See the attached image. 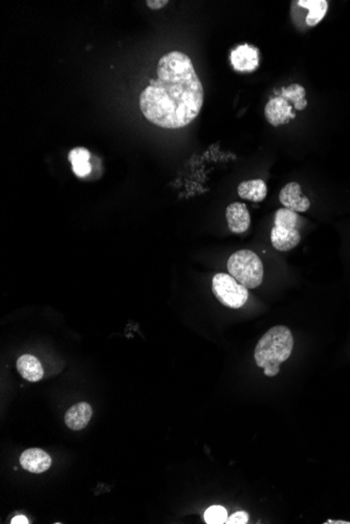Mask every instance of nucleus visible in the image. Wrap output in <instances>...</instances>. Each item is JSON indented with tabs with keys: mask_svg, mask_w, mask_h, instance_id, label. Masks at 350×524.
Instances as JSON below:
<instances>
[{
	"mask_svg": "<svg viewBox=\"0 0 350 524\" xmlns=\"http://www.w3.org/2000/svg\"><path fill=\"white\" fill-rule=\"evenodd\" d=\"M158 78L141 92L139 108L152 124L180 129L199 117L203 108V84L186 53L171 51L161 58Z\"/></svg>",
	"mask_w": 350,
	"mask_h": 524,
	"instance_id": "obj_1",
	"label": "nucleus"
},
{
	"mask_svg": "<svg viewBox=\"0 0 350 524\" xmlns=\"http://www.w3.org/2000/svg\"><path fill=\"white\" fill-rule=\"evenodd\" d=\"M294 338L291 330L285 326L270 328L261 337L255 349V362L264 369V375L275 377L280 371L281 363L292 355Z\"/></svg>",
	"mask_w": 350,
	"mask_h": 524,
	"instance_id": "obj_2",
	"label": "nucleus"
},
{
	"mask_svg": "<svg viewBox=\"0 0 350 524\" xmlns=\"http://www.w3.org/2000/svg\"><path fill=\"white\" fill-rule=\"evenodd\" d=\"M227 271L248 289H255L263 283V262L256 253L249 249L236 251L229 257Z\"/></svg>",
	"mask_w": 350,
	"mask_h": 524,
	"instance_id": "obj_3",
	"label": "nucleus"
},
{
	"mask_svg": "<svg viewBox=\"0 0 350 524\" xmlns=\"http://www.w3.org/2000/svg\"><path fill=\"white\" fill-rule=\"evenodd\" d=\"M304 220L298 212L289 208H279L275 214L274 227L270 231V241L275 249L289 251L298 246L301 235L298 231L300 221Z\"/></svg>",
	"mask_w": 350,
	"mask_h": 524,
	"instance_id": "obj_4",
	"label": "nucleus"
},
{
	"mask_svg": "<svg viewBox=\"0 0 350 524\" xmlns=\"http://www.w3.org/2000/svg\"><path fill=\"white\" fill-rule=\"evenodd\" d=\"M212 291L227 308L239 309L248 302V288L238 283L231 274H215L212 281Z\"/></svg>",
	"mask_w": 350,
	"mask_h": 524,
	"instance_id": "obj_5",
	"label": "nucleus"
},
{
	"mask_svg": "<svg viewBox=\"0 0 350 524\" xmlns=\"http://www.w3.org/2000/svg\"><path fill=\"white\" fill-rule=\"evenodd\" d=\"M294 106L283 96H274L268 101L264 108V115L266 121L272 126L278 127L287 124L295 119L296 113L293 111Z\"/></svg>",
	"mask_w": 350,
	"mask_h": 524,
	"instance_id": "obj_6",
	"label": "nucleus"
},
{
	"mask_svg": "<svg viewBox=\"0 0 350 524\" xmlns=\"http://www.w3.org/2000/svg\"><path fill=\"white\" fill-rule=\"evenodd\" d=\"M231 63L236 72H255L259 68V49L250 44L238 45L231 53Z\"/></svg>",
	"mask_w": 350,
	"mask_h": 524,
	"instance_id": "obj_7",
	"label": "nucleus"
},
{
	"mask_svg": "<svg viewBox=\"0 0 350 524\" xmlns=\"http://www.w3.org/2000/svg\"><path fill=\"white\" fill-rule=\"evenodd\" d=\"M279 200L285 208L296 212H306L311 207V202L304 196L301 186L297 182H289L283 186L279 194Z\"/></svg>",
	"mask_w": 350,
	"mask_h": 524,
	"instance_id": "obj_8",
	"label": "nucleus"
},
{
	"mask_svg": "<svg viewBox=\"0 0 350 524\" xmlns=\"http://www.w3.org/2000/svg\"><path fill=\"white\" fill-rule=\"evenodd\" d=\"M225 218L230 231L234 234H244L251 225V216L246 204L234 202L225 210Z\"/></svg>",
	"mask_w": 350,
	"mask_h": 524,
	"instance_id": "obj_9",
	"label": "nucleus"
},
{
	"mask_svg": "<svg viewBox=\"0 0 350 524\" xmlns=\"http://www.w3.org/2000/svg\"><path fill=\"white\" fill-rule=\"evenodd\" d=\"M20 465L32 473H44L51 468V459L49 453L40 448H31L20 455Z\"/></svg>",
	"mask_w": 350,
	"mask_h": 524,
	"instance_id": "obj_10",
	"label": "nucleus"
},
{
	"mask_svg": "<svg viewBox=\"0 0 350 524\" xmlns=\"http://www.w3.org/2000/svg\"><path fill=\"white\" fill-rule=\"evenodd\" d=\"M92 416V406L87 402L75 404L66 411L64 421L72 430H82L87 426Z\"/></svg>",
	"mask_w": 350,
	"mask_h": 524,
	"instance_id": "obj_11",
	"label": "nucleus"
},
{
	"mask_svg": "<svg viewBox=\"0 0 350 524\" xmlns=\"http://www.w3.org/2000/svg\"><path fill=\"white\" fill-rule=\"evenodd\" d=\"M16 366L21 377L27 381L37 382L44 378V367L35 356L29 354L20 356L17 360Z\"/></svg>",
	"mask_w": 350,
	"mask_h": 524,
	"instance_id": "obj_12",
	"label": "nucleus"
},
{
	"mask_svg": "<svg viewBox=\"0 0 350 524\" xmlns=\"http://www.w3.org/2000/svg\"><path fill=\"white\" fill-rule=\"evenodd\" d=\"M238 195L246 200L261 202L268 195V186L263 179L246 180L238 186Z\"/></svg>",
	"mask_w": 350,
	"mask_h": 524,
	"instance_id": "obj_13",
	"label": "nucleus"
},
{
	"mask_svg": "<svg viewBox=\"0 0 350 524\" xmlns=\"http://www.w3.org/2000/svg\"><path fill=\"white\" fill-rule=\"evenodd\" d=\"M297 4L308 10L306 20L308 27L319 25L327 13L328 2L326 0H300Z\"/></svg>",
	"mask_w": 350,
	"mask_h": 524,
	"instance_id": "obj_14",
	"label": "nucleus"
},
{
	"mask_svg": "<svg viewBox=\"0 0 350 524\" xmlns=\"http://www.w3.org/2000/svg\"><path fill=\"white\" fill-rule=\"evenodd\" d=\"M68 160L73 165V171L78 177H87L92 172L90 153L85 148H75L68 154Z\"/></svg>",
	"mask_w": 350,
	"mask_h": 524,
	"instance_id": "obj_15",
	"label": "nucleus"
},
{
	"mask_svg": "<svg viewBox=\"0 0 350 524\" xmlns=\"http://www.w3.org/2000/svg\"><path fill=\"white\" fill-rule=\"evenodd\" d=\"M280 96L287 98L296 110L302 111L307 107L306 89L299 84H292L287 88H282Z\"/></svg>",
	"mask_w": 350,
	"mask_h": 524,
	"instance_id": "obj_16",
	"label": "nucleus"
},
{
	"mask_svg": "<svg viewBox=\"0 0 350 524\" xmlns=\"http://www.w3.org/2000/svg\"><path fill=\"white\" fill-rule=\"evenodd\" d=\"M227 512L223 506H213L205 513V520L208 524H223L227 523Z\"/></svg>",
	"mask_w": 350,
	"mask_h": 524,
	"instance_id": "obj_17",
	"label": "nucleus"
},
{
	"mask_svg": "<svg viewBox=\"0 0 350 524\" xmlns=\"http://www.w3.org/2000/svg\"><path fill=\"white\" fill-rule=\"evenodd\" d=\"M249 523V515L246 512H236L232 516L227 517V524H246Z\"/></svg>",
	"mask_w": 350,
	"mask_h": 524,
	"instance_id": "obj_18",
	"label": "nucleus"
},
{
	"mask_svg": "<svg viewBox=\"0 0 350 524\" xmlns=\"http://www.w3.org/2000/svg\"><path fill=\"white\" fill-rule=\"evenodd\" d=\"M168 4V0H147L146 1L148 8H151V10H160V8H164Z\"/></svg>",
	"mask_w": 350,
	"mask_h": 524,
	"instance_id": "obj_19",
	"label": "nucleus"
},
{
	"mask_svg": "<svg viewBox=\"0 0 350 524\" xmlns=\"http://www.w3.org/2000/svg\"><path fill=\"white\" fill-rule=\"evenodd\" d=\"M11 523L27 524L29 523V520H27V517L23 516V515H19V516L14 517V518L12 519V521H11Z\"/></svg>",
	"mask_w": 350,
	"mask_h": 524,
	"instance_id": "obj_20",
	"label": "nucleus"
},
{
	"mask_svg": "<svg viewBox=\"0 0 350 524\" xmlns=\"http://www.w3.org/2000/svg\"><path fill=\"white\" fill-rule=\"evenodd\" d=\"M324 523H332V524H350L349 521L343 520H327Z\"/></svg>",
	"mask_w": 350,
	"mask_h": 524,
	"instance_id": "obj_21",
	"label": "nucleus"
}]
</instances>
